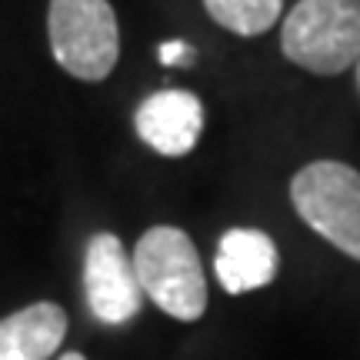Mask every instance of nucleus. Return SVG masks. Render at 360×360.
<instances>
[{"label":"nucleus","mask_w":360,"mask_h":360,"mask_svg":"<svg viewBox=\"0 0 360 360\" xmlns=\"http://www.w3.org/2000/svg\"><path fill=\"white\" fill-rule=\"evenodd\" d=\"M204 11L231 34L257 37L281 20L283 0H204Z\"/></svg>","instance_id":"nucleus-9"},{"label":"nucleus","mask_w":360,"mask_h":360,"mask_svg":"<svg viewBox=\"0 0 360 360\" xmlns=\"http://www.w3.org/2000/svg\"><path fill=\"white\" fill-rule=\"evenodd\" d=\"M84 294H87L90 314L97 321L127 323L141 314L143 290L134 274V260L114 233H97L84 254Z\"/></svg>","instance_id":"nucleus-5"},{"label":"nucleus","mask_w":360,"mask_h":360,"mask_svg":"<svg viewBox=\"0 0 360 360\" xmlns=\"http://www.w3.org/2000/svg\"><path fill=\"white\" fill-rule=\"evenodd\" d=\"M357 87H360V60H357Z\"/></svg>","instance_id":"nucleus-12"},{"label":"nucleus","mask_w":360,"mask_h":360,"mask_svg":"<svg viewBox=\"0 0 360 360\" xmlns=\"http://www.w3.org/2000/svg\"><path fill=\"white\" fill-rule=\"evenodd\" d=\"M67 337V310L37 300L0 321V360H51Z\"/></svg>","instance_id":"nucleus-8"},{"label":"nucleus","mask_w":360,"mask_h":360,"mask_svg":"<svg viewBox=\"0 0 360 360\" xmlns=\"http://www.w3.org/2000/svg\"><path fill=\"white\" fill-rule=\"evenodd\" d=\"M134 274L143 297L174 321H200L207 310V277L200 254L180 227H150L134 247Z\"/></svg>","instance_id":"nucleus-1"},{"label":"nucleus","mask_w":360,"mask_h":360,"mask_svg":"<svg viewBox=\"0 0 360 360\" xmlns=\"http://www.w3.org/2000/svg\"><path fill=\"white\" fill-rule=\"evenodd\" d=\"M157 57H160V64H193V47L191 44H184V40H167V44H160L157 47Z\"/></svg>","instance_id":"nucleus-10"},{"label":"nucleus","mask_w":360,"mask_h":360,"mask_svg":"<svg viewBox=\"0 0 360 360\" xmlns=\"http://www.w3.org/2000/svg\"><path fill=\"white\" fill-rule=\"evenodd\" d=\"M57 360H87L84 354H77V350H67V354H60Z\"/></svg>","instance_id":"nucleus-11"},{"label":"nucleus","mask_w":360,"mask_h":360,"mask_svg":"<svg viewBox=\"0 0 360 360\" xmlns=\"http://www.w3.org/2000/svg\"><path fill=\"white\" fill-rule=\"evenodd\" d=\"M290 200L310 231L360 260V170L340 160H314L294 174Z\"/></svg>","instance_id":"nucleus-4"},{"label":"nucleus","mask_w":360,"mask_h":360,"mask_svg":"<svg viewBox=\"0 0 360 360\" xmlns=\"http://www.w3.org/2000/svg\"><path fill=\"white\" fill-rule=\"evenodd\" d=\"M134 127L150 150L164 157H184L204 134V103L191 90H157L137 107Z\"/></svg>","instance_id":"nucleus-6"},{"label":"nucleus","mask_w":360,"mask_h":360,"mask_svg":"<svg viewBox=\"0 0 360 360\" xmlns=\"http://www.w3.org/2000/svg\"><path fill=\"white\" fill-rule=\"evenodd\" d=\"M47 40L53 60L87 84L110 77L120 57V27L110 0H51Z\"/></svg>","instance_id":"nucleus-3"},{"label":"nucleus","mask_w":360,"mask_h":360,"mask_svg":"<svg viewBox=\"0 0 360 360\" xmlns=\"http://www.w3.org/2000/svg\"><path fill=\"white\" fill-rule=\"evenodd\" d=\"M214 270H217V281L227 294H250V290L267 287L277 277L281 254L264 231L233 227L220 237Z\"/></svg>","instance_id":"nucleus-7"},{"label":"nucleus","mask_w":360,"mask_h":360,"mask_svg":"<svg viewBox=\"0 0 360 360\" xmlns=\"http://www.w3.org/2000/svg\"><path fill=\"white\" fill-rule=\"evenodd\" d=\"M290 64L334 77L360 60V0H297L281 27Z\"/></svg>","instance_id":"nucleus-2"}]
</instances>
